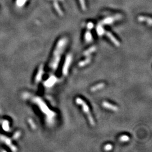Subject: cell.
Here are the masks:
<instances>
[{"instance_id": "9", "label": "cell", "mask_w": 152, "mask_h": 152, "mask_svg": "<svg viewBox=\"0 0 152 152\" xmlns=\"http://www.w3.org/2000/svg\"><path fill=\"white\" fill-rule=\"evenodd\" d=\"M104 86L105 84L104 83H98V84L96 85L95 86H92V87L91 88V91H92V92H95L96 91H98L99 90L103 89V88L104 87Z\"/></svg>"}, {"instance_id": "6", "label": "cell", "mask_w": 152, "mask_h": 152, "mask_svg": "<svg viewBox=\"0 0 152 152\" xmlns=\"http://www.w3.org/2000/svg\"><path fill=\"white\" fill-rule=\"evenodd\" d=\"M105 34L106 35V36H108V37L109 38V39L113 42V43L114 44L115 46H119L120 45L119 41H118L117 39L115 38L114 37L113 35L112 34V33L109 32H105Z\"/></svg>"}, {"instance_id": "11", "label": "cell", "mask_w": 152, "mask_h": 152, "mask_svg": "<svg viewBox=\"0 0 152 152\" xmlns=\"http://www.w3.org/2000/svg\"><path fill=\"white\" fill-rule=\"evenodd\" d=\"M43 73V65H41L39 68L38 73L37 77H36V81L39 82L41 80L42 74Z\"/></svg>"}, {"instance_id": "15", "label": "cell", "mask_w": 152, "mask_h": 152, "mask_svg": "<svg viewBox=\"0 0 152 152\" xmlns=\"http://www.w3.org/2000/svg\"><path fill=\"white\" fill-rule=\"evenodd\" d=\"M96 31L98 34L99 35V36H101L105 33L104 29L103 28V27L102 26V25H98L96 28Z\"/></svg>"}, {"instance_id": "3", "label": "cell", "mask_w": 152, "mask_h": 152, "mask_svg": "<svg viewBox=\"0 0 152 152\" xmlns=\"http://www.w3.org/2000/svg\"><path fill=\"white\" fill-rule=\"evenodd\" d=\"M72 55L68 54L66 56V59H65V61L64 64V66L63 68V73L64 75L66 76L68 74V69H69V66L71 65V62H72Z\"/></svg>"}, {"instance_id": "8", "label": "cell", "mask_w": 152, "mask_h": 152, "mask_svg": "<svg viewBox=\"0 0 152 152\" xmlns=\"http://www.w3.org/2000/svg\"><path fill=\"white\" fill-rule=\"evenodd\" d=\"M57 81V79L54 76H52V77H50L48 79V80L47 81L45 82V85L48 87H51L52 85H54V83Z\"/></svg>"}, {"instance_id": "12", "label": "cell", "mask_w": 152, "mask_h": 152, "mask_svg": "<svg viewBox=\"0 0 152 152\" xmlns=\"http://www.w3.org/2000/svg\"><path fill=\"white\" fill-rule=\"evenodd\" d=\"M85 41L87 42H91L92 41V36L89 30H87L85 34Z\"/></svg>"}, {"instance_id": "14", "label": "cell", "mask_w": 152, "mask_h": 152, "mask_svg": "<svg viewBox=\"0 0 152 152\" xmlns=\"http://www.w3.org/2000/svg\"><path fill=\"white\" fill-rule=\"evenodd\" d=\"M96 47L95 46H92L90 48H89V49H87V50H86V51H85L84 52H83V55L85 56H89L91 54H92V52H95V51H96Z\"/></svg>"}, {"instance_id": "1", "label": "cell", "mask_w": 152, "mask_h": 152, "mask_svg": "<svg viewBox=\"0 0 152 152\" xmlns=\"http://www.w3.org/2000/svg\"><path fill=\"white\" fill-rule=\"evenodd\" d=\"M68 43V39L65 37L62 38L57 42V45L56 46L55 49L53 52V56L52 59L51 60L50 63V68L53 71L57 69L60 62L61 55L65 49Z\"/></svg>"}, {"instance_id": "13", "label": "cell", "mask_w": 152, "mask_h": 152, "mask_svg": "<svg viewBox=\"0 0 152 152\" xmlns=\"http://www.w3.org/2000/svg\"><path fill=\"white\" fill-rule=\"evenodd\" d=\"M91 60V57H88L87 58H86L85 60L82 61V62H80V63L78 64L79 66H81V67H82V66H85V65L88 64L90 63Z\"/></svg>"}, {"instance_id": "7", "label": "cell", "mask_w": 152, "mask_h": 152, "mask_svg": "<svg viewBox=\"0 0 152 152\" xmlns=\"http://www.w3.org/2000/svg\"><path fill=\"white\" fill-rule=\"evenodd\" d=\"M138 20L140 22H145L148 23L150 26L152 25V19L149 17H147V16H140L138 17Z\"/></svg>"}, {"instance_id": "17", "label": "cell", "mask_w": 152, "mask_h": 152, "mask_svg": "<svg viewBox=\"0 0 152 152\" xmlns=\"http://www.w3.org/2000/svg\"><path fill=\"white\" fill-rule=\"evenodd\" d=\"M80 1L81 6V8L83 11H86V3H85V0H79Z\"/></svg>"}, {"instance_id": "16", "label": "cell", "mask_w": 152, "mask_h": 152, "mask_svg": "<svg viewBox=\"0 0 152 152\" xmlns=\"http://www.w3.org/2000/svg\"><path fill=\"white\" fill-rule=\"evenodd\" d=\"M129 140H130V138L126 135H122L119 138V140L122 141V142H126V141H128Z\"/></svg>"}, {"instance_id": "2", "label": "cell", "mask_w": 152, "mask_h": 152, "mask_svg": "<svg viewBox=\"0 0 152 152\" xmlns=\"http://www.w3.org/2000/svg\"><path fill=\"white\" fill-rule=\"evenodd\" d=\"M76 103H77V104L81 105H82V109L83 112H84L86 114V115H87L88 119L89 120V122L90 123L91 125L92 126L95 125V122H94V120L93 119V118H92V115H91V114L90 110L89 107L88 106L87 104H86V103H85L81 98H77L76 99Z\"/></svg>"}, {"instance_id": "10", "label": "cell", "mask_w": 152, "mask_h": 152, "mask_svg": "<svg viewBox=\"0 0 152 152\" xmlns=\"http://www.w3.org/2000/svg\"><path fill=\"white\" fill-rule=\"evenodd\" d=\"M53 5H54L55 9L56 11H57V13L59 14V15H60V16H63L64 14L62 10V9H61L60 6H59L58 3L57 2V1H55L54 4H53Z\"/></svg>"}, {"instance_id": "19", "label": "cell", "mask_w": 152, "mask_h": 152, "mask_svg": "<svg viewBox=\"0 0 152 152\" xmlns=\"http://www.w3.org/2000/svg\"><path fill=\"white\" fill-rule=\"evenodd\" d=\"M87 28H88V29H89V30L92 29L94 28V24L92 23V22H89L87 25Z\"/></svg>"}, {"instance_id": "4", "label": "cell", "mask_w": 152, "mask_h": 152, "mask_svg": "<svg viewBox=\"0 0 152 152\" xmlns=\"http://www.w3.org/2000/svg\"><path fill=\"white\" fill-rule=\"evenodd\" d=\"M122 16L121 15H116L113 16H110V17H108L105 18V19H104L103 20L101 21V23L102 25H104V24H110L113 23L115 20H120Z\"/></svg>"}, {"instance_id": "5", "label": "cell", "mask_w": 152, "mask_h": 152, "mask_svg": "<svg viewBox=\"0 0 152 152\" xmlns=\"http://www.w3.org/2000/svg\"><path fill=\"white\" fill-rule=\"evenodd\" d=\"M102 105L104 106L105 108L110 109V110L115 111V112L118 110L117 106L114 105L113 104H110V103H109L108 102H106V101H104V102H103Z\"/></svg>"}, {"instance_id": "18", "label": "cell", "mask_w": 152, "mask_h": 152, "mask_svg": "<svg viewBox=\"0 0 152 152\" xmlns=\"http://www.w3.org/2000/svg\"><path fill=\"white\" fill-rule=\"evenodd\" d=\"M112 149V145L111 144H106V145H105L104 147V149L106 151H109L110 150Z\"/></svg>"}, {"instance_id": "20", "label": "cell", "mask_w": 152, "mask_h": 152, "mask_svg": "<svg viewBox=\"0 0 152 152\" xmlns=\"http://www.w3.org/2000/svg\"><path fill=\"white\" fill-rule=\"evenodd\" d=\"M54 1H61V2H62V1H64V0H54Z\"/></svg>"}]
</instances>
